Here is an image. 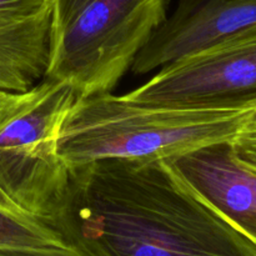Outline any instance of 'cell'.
<instances>
[{"instance_id": "cell-6", "label": "cell", "mask_w": 256, "mask_h": 256, "mask_svg": "<svg viewBox=\"0 0 256 256\" xmlns=\"http://www.w3.org/2000/svg\"><path fill=\"white\" fill-rule=\"evenodd\" d=\"M256 26V0H180L152 35L132 70L148 74Z\"/></svg>"}, {"instance_id": "cell-8", "label": "cell", "mask_w": 256, "mask_h": 256, "mask_svg": "<svg viewBox=\"0 0 256 256\" xmlns=\"http://www.w3.org/2000/svg\"><path fill=\"white\" fill-rule=\"evenodd\" d=\"M52 0H0V90L25 92L49 64Z\"/></svg>"}, {"instance_id": "cell-9", "label": "cell", "mask_w": 256, "mask_h": 256, "mask_svg": "<svg viewBox=\"0 0 256 256\" xmlns=\"http://www.w3.org/2000/svg\"><path fill=\"white\" fill-rule=\"evenodd\" d=\"M58 230L36 219L16 216L0 210V248L65 246Z\"/></svg>"}, {"instance_id": "cell-11", "label": "cell", "mask_w": 256, "mask_h": 256, "mask_svg": "<svg viewBox=\"0 0 256 256\" xmlns=\"http://www.w3.org/2000/svg\"><path fill=\"white\" fill-rule=\"evenodd\" d=\"M0 256H92L78 246L68 244L65 246L48 248H0Z\"/></svg>"}, {"instance_id": "cell-4", "label": "cell", "mask_w": 256, "mask_h": 256, "mask_svg": "<svg viewBox=\"0 0 256 256\" xmlns=\"http://www.w3.org/2000/svg\"><path fill=\"white\" fill-rule=\"evenodd\" d=\"M76 98L72 85L46 76L25 92L0 90V188L52 228L69 200L72 172L58 142Z\"/></svg>"}, {"instance_id": "cell-13", "label": "cell", "mask_w": 256, "mask_h": 256, "mask_svg": "<svg viewBox=\"0 0 256 256\" xmlns=\"http://www.w3.org/2000/svg\"><path fill=\"white\" fill-rule=\"evenodd\" d=\"M250 116H252V118H256V105H255L254 110H252V115H250Z\"/></svg>"}, {"instance_id": "cell-3", "label": "cell", "mask_w": 256, "mask_h": 256, "mask_svg": "<svg viewBox=\"0 0 256 256\" xmlns=\"http://www.w3.org/2000/svg\"><path fill=\"white\" fill-rule=\"evenodd\" d=\"M169 0H52L46 78L112 92L166 20Z\"/></svg>"}, {"instance_id": "cell-10", "label": "cell", "mask_w": 256, "mask_h": 256, "mask_svg": "<svg viewBox=\"0 0 256 256\" xmlns=\"http://www.w3.org/2000/svg\"><path fill=\"white\" fill-rule=\"evenodd\" d=\"M234 159L256 175V118L249 116L230 142Z\"/></svg>"}, {"instance_id": "cell-2", "label": "cell", "mask_w": 256, "mask_h": 256, "mask_svg": "<svg viewBox=\"0 0 256 256\" xmlns=\"http://www.w3.org/2000/svg\"><path fill=\"white\" fill-rule=\"evenodd\" d=\"M254 99L196 105H148L112 92L78 96L62 122L59 152L70 170L100 160H162L232 142Z\"/></svg>"}, {"instance_id": "cell-12", "label": "cell", "mask_w": 256, "mask_h": 256, "mask_svg": "<svg viewBox=\"0 0 256 256\" xmlns=\"http://www.w3.org/2000/svg\"><path fill=\"white\" fill-rule=\"evenodd\" d=\"M0 210L2 212H8V214H12V215H16V216H28V218H32L29 215L25 214L9 196L4 192V190L0 188ZM34 219V218H32Z\"/></svg>"}, {"instance_id": "cell-5", "label": "cell", "mask_w": 256, "mask_h": 256, "mask_svg": "<svg viewBox=\"0 0 256 256\" xmlns=\"http://www.w3.org/2000/svg\"><path fill=\"white\" fill-rule=\"evenodd\" d=\"M148 105H196L256 98V26L160 68L122 95Z\"/></svg>"}, {"instance_id": "cell-7", "label": "cell", "mask_w": 256, "mask_h": 256, "mask_svg": "<svg viewBox=\"0 0 256 256\" xmlns=\"http://www.w3.org/2000/svg\"><path fill=\"white\" fill-rule=\"evenodd\" d=\"M182 182L215 212L256 244V175L215 142L168 160Z\"/></svg>"}, {"instance_id": "cell-1", "label": "cell", "mask_w": 256, "mask_h": 256, "mask_svg": "<svg viewBox=\"0 0 256 256\" xmlns=\"http://www.w3.org/2000/svg\"><path fill=\"white\" fill-rule=\"evenodd\" d=\"M54 224L92 256H256V244L205 204L166 159L100 160L70 170Z\"/></svg>"}]
</instances>
